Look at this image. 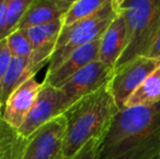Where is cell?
Here are the masks:
<instances>
[{
	"label": "cell",
	"instance_id": "cell-4",
	"mask_svg": "<svg viewBox=\"0 0 160 159\" xmlns=\"http://www.w3.org/2000/svg\"><path fill=\"white\" fill-rule=\"evenodd\" d=\"M118 13V0H109L93 17L62 27L46 74L52 73L74 50L100 39Z\"/></svg>",
	"mask_w": 160,
	"mask_h": 159
},
{
	"label": "cell",
	"instance_id": "cell-15",
	"mask_svg": "<svg viewBox=\"0 0 160 159\" xmlns=\"http://www.w3.org/2000/svg\"><path fill=\"white\" fill-rule=\"evenodd\" d=\"M160 102V66L130 96L123 108L152 106Z\"/></svg>",
	"mask_w": 160,
	"mask_h": 159
},
{
	"label": "cell",
	"instance_id": "cell-22",
	"mask_svg": "<svg viewBox=\"0 0 160 159\" xmlns=\"http://www.w3.org/2000/svg\"><path fill=\"white\" fill-rule=\"evenodd\" d=\"M8 2L9 0H0V42H2V33H3L4 24H6Z\"/></svg>",
	"mask_w": 160,
	"mask_h": 159
},
{
	"label": "cell",
	"instance_id": "cell-23",
	"mask_svg": "<svg viewBox=\"0 0 160 159\" xmlns=\"http://www.w3.org/2000/svg\"><path fill=\"white\" fill-rule=\"evenodd\" d=\"M147 57L152 58V59L160 60V28L158 31V34H157V36H156V39H155L149 52H148Z\"/></svg>",
	"mask_w": 160,
	"mask_h": 159
},
{
	"label": "cell",
	"instance_id": "cell-16",
	"mask_svg": "<svg viewBox=\"0 0 160 159\" xmlns=\"http://www.w3.org/2000/svg\"><path fill=\"white\" fill-rule=\"evenodd\" d=\"M109 0H75L62 17L63 27L73 25L80 21L93 17Z\"/></svg>",
	"mask_w": 160,
	"mask_h": 159
},
{
	"label": "cell",
	"instance_id": "cell-5",
	"mask_svg": "<svg viewBox=\"0 0 160 159\" xmlns=\"http://www.w3.org/2000/svg\"><path fill=\"white\" fill-rule=\"evenodd\" d=\"M70 107L69 102L59 88L42 82V88L33 108L17 133L22 138L28 140L42 125L59 116L64 115Z\"/></svg>",
	"mask_w": 160,
	"mask_h": 159
},
{
	"label": "cell",
	"instance_id": "cell-7",
	"mask_svg": "<svg viewBox=\"0 0 160 159\" xmlns=\"http://www.w3.org/2000/svg\"><path fill=\"white\" fill-rule=\"evenodd\" d=\"M67 130V119L61 115L42 125L25 140L20 159H58Z\"/></svg>",
	"mask_w": 160,
	"mask_h": 159
},
{
	"label": "cell",
	"instance_id": "cell-18",
	"mask_svg": "<svg viewBox=\"0 0 160 159\" xmlns=\"http://www.w3.org/2000/svg\"><path fill=\"white\" fill-rule=\"evenodd\" d=\"M33 1L34 0H9L2 40L7 39V37H9L18 30L24 14L33 3Z\"/></svg>",
	"mask_w": 160,
	"mask_h": 159
},
{
	"label": "cell",
	"instance_id": "cell-19",
	"mask_svg": "<svg viewBox=\"0 0 160 159\" xmlns=\"http://www.w3.org/2000/svg\"><path fill=\"white\" fill-rule=\"evenodd\" d=\"M7 45L12 57L30 59L33 52V46L25 30H17L7 37Z\"/></svg>",
	"mask_w": 160,
	"mask_h": 159
},
{
	"label": "cell",
	"instance_id": "cell-14",
	"mask_svg": "<svg viewBox=\"0 0 160 159\" xmlns=\"http://www.w3.org/2000/svg\"><path fill=\"white\" fill-rule=\"evenodd\" d=\"M35 77L30 68V59L12 57L10 66L0 83V102L6 104L10 95L25 81Z\"/></svg>",
	"mask_w": 160,
	"mask_h": 159
},
{
	"label": "cell",
	"instance_id": "cell-3",
	"mask_svg": "<svg viewBox=\"0 0 160 159\" xmlns=\"http://www.w3.org/2000/svg\"><path fill=\"white\" fill-rule=\"evenodd\" d=\"M128 26V42L114 71L137 57H147L160 28V0H118Z\"/></svg>",
	"mask_w": 160,
	"mask_h": 159
},
{
	"label": "cell",
	"instance_id": "cell-9",
	"mask_svg": "<svg viewBox=\"0 0 160 159\" xmlns=\"http://www.w3.org/2000/svg\"><path fill=\"white\" fill-rule=\"evenodd\" d=\"M62 17L25 30L33 46V52L30 58V68L34 75L37 74L38 71L50 61L63 27Z\"/></svg>",
	"mask_w": 160,
	"mask_h": 159
},
{
	"label": "cell",
	"instance_id": "cell-1",
	"mask_svg": "<svg viewBox=\"0 0 160 159\" xmlns=\"http://www.w3.org/2000/svg\"><path fill=\"white\" fill-rule=\"evenodd\" d=\"M99 159H158L160 102L122 108L102 138Z\"/></svg>",
	"mask_w": 160,
	"mask_h": 159
},
{
	"label": "cell",
	"instance_id": "cell-25",
	"mask_svg": "<svg viewBox=\"0 0 160 159\" xmlns=\"http://www.w3.org/2000/svg\"><path fill=\"white\" fill-rule=\"evenodd\" d=\"M158 159H160V157H159V158H158Z\"/></svg>",
	"mask_w": 160,
	"mask_h": 159
},
{
	"label": "cell",
	"instance_id": "cell-6",
	"mask_svg": "<svg viewBox=\"0 0 160 159\" xmlns=\"http://www.w3.org/2000/svg\"><path fill=\"white\" fill-rule=\"evenodd\" d=\"M159 66L160 60L137 57L114 71L108 86L119 109L124 107L130 96Z\"/></svg>",
	"mask_w": 160,
	"mask_h": 159
},
{
	"label": "cell",
	"instance_id": "cell-21",
	"mask_svg": "<svg viewBox=\"0 0 160 159\" xmlns=\"http://www.w3.org/2000/svg\"><path fill=\"white\" fill-rule=\"evenodd\" d=\"M11 59H12V55L8 48L7 40L4 39L0 42V83L2 82L7 71H8Z\"/></svg>",
	"mask_w": 160,
	"mask_h": 159
},
{
	"label": "cell",
	"instance_id": "cell-8",
	"mask_svg": "<svg viewBox=\"0 0 160 159\" xmlns=\"http://www.w3.org/2000/svg\"><path fill=\"white\" fill-rule=\"evenodd\" d=\"M114 70L97 60L76 72L60 87L70 106L107 85Z\"/></svg>",
	"mask_w": 160,
	"mask_h": 159
},
{
	"label": "cell",
	"instance_id": "cell-17",
	"mask_svg": "<svg viewBox=\"0 0 160 159\" xmlns=\"http://www.w3.org/2000/svg\"><path fill=\"white\" fill-rule=\"evenodd\" d=\"M25 140L0 120V159H20Z\"/></svg>",
	"mask_w": 160,
	"mask_h": 159
},
{
	"label": "cell",
	"instance_id": "cell-20",
	"mask_svg": "<svg viewBox=\"0 0 160 159\" xmlns=\"http://www.w3.org/2000/svg\"><path fill=\"white\" fill-rule=\"evenodd\" d=\"M100 140H94L87 143L72 159H99L98 151L100 146Z\"/></svg>",
	"mask_w": 160,
	"mask_h": 159
},
{
	"label": "cell",
	"instance_id": "cell-10",
	"mask_svg": "<svg viewBox=\"0 0 160 159\" xmlns=\"http://www.w3.org/2000/svg\"><path fill=\"white\" fill-rule=\"evenodd\" d=\"M42 88V83H38L35 77L25 81L6 102L2 121L12 130L19 131L33 108Z\"/></svg>",
	"mask_w": 160,
	"mask_h": 159
},
{
	"label": "cell",
	"instance_id": "cell-2",
	"mask_svg": "<svg viewBox=\"0 0 160 159\" xmlns=\"http://www.w3.org/2000/svg\"><path fill=\"white\" fill-rule=\"evenodd\" d=\"M119 110L108 84L76 102L64 113L67 130L58 159H72L91 141H102Z\"/></svg>",
	"mask_w": 160,
	"mask_h": 159
},
{
	"label": "cell",
	"instance_id": "cell-11",
	"mask_svg": "<svg viewBox=\"0 0 160 159\" xmlns=\"http://www.w3.org/2000/svg\"><path fill=\"white\" fill-rule=\"evenodd\" d=\"M127 21L119 9V13L99 40V61L114 70L127 47Z\"/></svg>",
	"mask_w": 160,
	"mask_h": 159
},
{
	"label": "cell",
	"instance_id": "cell-12",
	"mask_svg": "<svg viewBox=\"0 0 160 159\" xmlns=\"http://www.w3.org/2000/svg\"><path fill=\"white\" fill-rule=\"evenodd\" d=\"M99 40L74 50L52 73L46 74L42 82L56 88H60L76 72L85 68L87 64L99 60Z\"/></svg>",
	"mask_w": 160,
	"mask_h": 159
},
{
	"label": "cell",
	"instance_id": "cell-13",
	"mask_svg": "<svg viewBox=\"0 0 160 159\" xmlns=\"http://www.w3.org/2000/svg\"><path fill=\"white\" fill-rule=\"evenodd\" d=\"M72 2V0H34L18 30H28L60 19L69 10Z\"/></svg>",
	"mask_w": 160,
	"mask_h": 159
},
{
	"label": "cell",
	"instance_id": "cell-24",
	"mask_svg": "<svg viewBox=\"0 0 160 159\" xmlns=\"http://www.w3.org/2000/svg\"><path fill=\"white\" fill-rule=\"evenodd\" d=\"M2 107H4V105H3V104H1V102H0V120H1V118H2V112H1V110H2Z\"/></svg>",
	"mask_w": 160,
	"mask_h": 159
}]
</instances>
